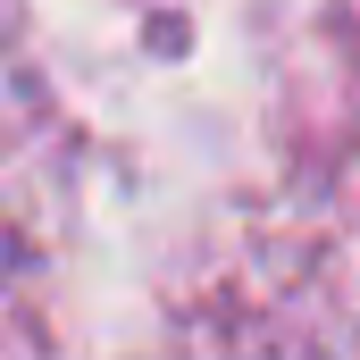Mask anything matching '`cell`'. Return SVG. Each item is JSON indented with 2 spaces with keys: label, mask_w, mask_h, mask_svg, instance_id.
Returning <instances> with one entry per match:
<instances>
[{
  "label": "cell",
  "mask_w": 360,
  "mask_h": 360,
  "mask_svg": "<svg viewBox=\"0 0 360 360\" xmlns=\"http://www.w3.org/2000/svg\"><path fill=\"white\" fill-rule=\"evenodd\" d=\"M76 226V143L42 84L17 0H0V352L51 344V302Z\"/></svg>",
  "instance_id": "obj_1"
}]
</instances>
